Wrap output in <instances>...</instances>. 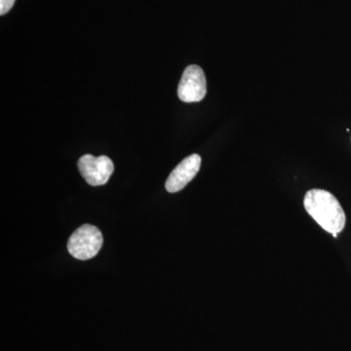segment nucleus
<instances>
[{"instance_id":"1","label":"nucleus","mask_w":351,"mask_h":351,"mask_svg":"<svg viewBox=\"0 0 351 351\" xmlns=\"http://www.w3.org/2000/svg\"><path fill=\"white\" fill-rule=\"evenodd\" d=\"M304 208L314 221L332 237L345 228L346 214L338 199L324 189L307 191L304 199Z\"/></svg>"},{"instance_id":"2","label":"nucleus","mask_w":351,"mask_h":351,"mask_svg":"<svg viewBox=\"0 0 351 351\" xmlns=\"http://www.w3.org/2000/svg\"><path fill=\"white\" fill-rule=\"evenodd\" d=\"M103 243V234L98 228L83 225L69 237L68 250L73 258L86 261L98 255Z\"/></svg>"},{"instance_id":"3","label":"nucleus","mask_w":351,"mask_h":351,"mask_svg":"<svg viewBox=\"0 0 351 351\" xmlns=\"http://www.w3.org/2000/svg\"><path fill=\"white\" fill-rule=\"evenodd\" d=\"M77 166L80 174L92 186L107 184L114 171L112 159L106 156L95 157L91 154H85L80 157Z\"/></svg>"},{"instance_id":"4","label":"nucleus","mask_w":351,"mask_h":351,"mask_svg":"<svg viewBox=\"0 0 351 351\" xmlns=\"http://www.w3.org/2000/svg\"><path fill=\"white\" fill-rule=\"evenodd\" d=\"M207 93V82L204 71L200 66L191 64L184 69L178 87V96L184 103L202 101Z\"/></svg>"},{"instance_id":"5","label":"nucleus","mask_w":351,"mask_h":351,"mask_svg":"<svg viewBox=\"0 0 351 351\" xmlns=\"http://www.w3.org/2000/svg\"><path fill=\"white\" fill-rule=\"evenodd\" d=\"M200 166L201 157L198 154H191L184 158L168 177L165 184L166 191L174 193L186 188V184L193 181L199 172Z\"/></svg>"},{"instance_id":"6","label":"nucleus","mask_w":351,"mask_h":351,"mask_svg":"<svg viewBox=\"0 0 351 351\" xmlns=\"http://www.w3.org/2000/svg\"><path fill=\"white\" fill-rule=\"evenodd\" d=\"M16 0H0V15H5L12 9Z\"/></svg>"}]
</instances>
